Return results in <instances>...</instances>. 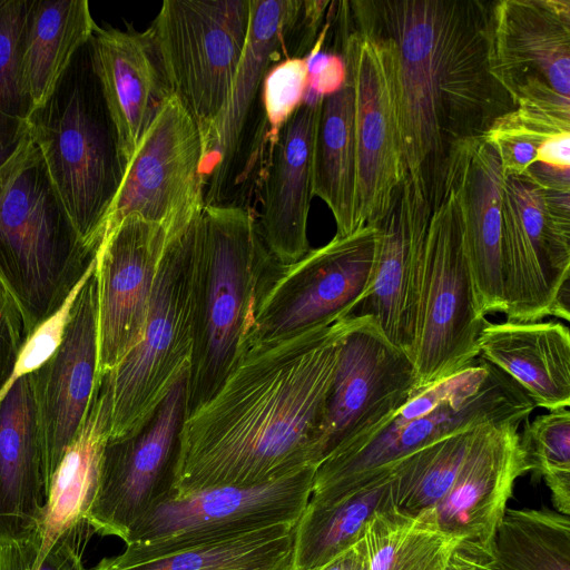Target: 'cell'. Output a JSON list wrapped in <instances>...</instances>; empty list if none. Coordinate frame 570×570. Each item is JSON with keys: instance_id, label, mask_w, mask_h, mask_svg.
Segmentation results:
<instances>
[{"instance_id": "19", "label": "cell", "mask_w": 570, "mask_h": 570, "mask_svg": "<svg viewBox=\"0 0 570 570\" xmlns=\"http://www.w3.org/2000/svg\"><path fill=\"white\" fill-rule=\"evenodd\" d=\"M431 207L405 176L379 229L372 287L354 315L370 316L411 358L425 266ZM352 314V315H353Z\"/></svg>"}, {"instance_id": "1", "label": "cell", "mask_w": 570, "mask_h": 570, "mask_svg": "<svg viewBox=\"0 0 570 570\" xmlns=\"http://www.w3.org/2000/svg\"><path fill=\"white\" fill-rule=\"evenodd\" d=\"M347 321L247 335L215 394L185 417L175 491L256 485L317 466Z\"/></svg>"}, {"instance_id": "29", "label": "cell", "mask_w": 570, "mask_h": 570, "mask_svg": "<svg viewBox=\"0 0 570 570\" xmlns=\"http://www.w3.org/2000/svg\"><path fill=\"white\" fill-rule=\"evenodd\" d=\"M389 508L390 466L335 497H309L295 524L292 570L320 569L357 543L371 518Z\"/></svg>"}, {"instance_id": "22", "label": "cell", "mask_w": 570, "mask_h": 570, "mask_svg": "<svg viewBox=\"0 0 570 570\" xmlns=\"http://www.w3.org/2000/svg\"><path fill=\"white\" fill-rule=\"evenodd\" d=\"M323 97L307 89L304 102L281 127L261 174L258 233L271 256L289 265L312 248L307 219L313 193L314 140Z\"/></svg>"}, {"instance_id": "9", "label": "cell", "mask_w": 570, "mask_h": 570, "mask_svg": "<svg viewBox=\"0 0 570 570\" xmlns=\"http://www.w3.org/2000/svg\"><path fill=\"white\" fill-rule=\"evenodd\" d=\"M334 20L337 49L354 87L356 228L376 225L406 176L400 135L395 50L376 29L355 20L338 1Z\"/></svg>"}, {"instance_id": "24", "label": "cell", "mask_w": 570, "mask_h": 570, "mask_svg": "<svg viewBox=\"0 0 570 570\" xmlns=\"http://www.w3.org/2000/svg\"><path fill=\"white\" fill-rule=\"evenodd\" d=\"M448 178L456 191L479 314L485 317L504 313L502 206L505 177L497 149L483 138L468 144L453 161Z\"/></svg>"}, {"instance_id": "26", "label": "cell", "mask_w": 570, "mask_h": 570, "mask_svg": "<svg viewBox=\"0 0 570 570\" xmlns=\"http://www.w3.org/2000/svg\"><path fill=\"white\" fill-rule=\"evenodd\" d=\"M110 423L111 373L107 372L97 375L85 417L51 476L42 519L35 533L39 541L37 564L60 535L87 524Z\"/></svg>"}, {"instance_id": "44", "label": "cell", "mask_w": 570, "mask_h": 570, "mask_svg": "<svg viewBox=\"0 0 570 570\" xmlns=\"http://www.w3.org/2000/svg\"><path fill=\"white\" fill-rule=\"evenodd\" d=\"M460 547L465 554L470 570H501L493 559L492 550L465 541H462Z\"/></svg>"}, {"instance_id": "8", "label": "cell", "mask_w": 570, "mask_h": 570, "mask_svg": "<svg viewBox=\"0 0 570 570\" xmlns=\"http://www.w3.org/2000/svg\"><path fill=\"white\" fill-rule=\"evenodd\" d=\"M316 466L256 485L178 493L154 505L131 529L118 564L148 560L278 524H296L312 494Z\"/></svg>"}, {"instance_id": "30", "label": "cell", "mask_w": 570, "mask_h": 570, "mask_svg": "<svg viewBox=\"0 0 570 570\" xmlns=\"http://www.w3.org/2000/svg\"><path fill=\"white\" fill-rule=\"evenodd\" d=\"M346 70L342 88L323 97L313 156V193L330 208L340 237L357 230L354 87Z\"/></svg>"}, {"instance_id": "39", "label": "cell", "mask_w": 570, "mask_h": 570, "mask_svg": "<svg viewBox=\"0 0 570 570\" xmlns=\"http://www.w3.org/2000/svg\"><path fill=\"white\" fill-rule=\"evenodd\" d=\"M81 533L82 527L65 532L38 564L36 534L26 541L0 547V570H85L79 552Z\"/></svg>"}, {"instance_id": "4", "label": "cell", "mask_w": 570, "mask_h": 570, "mask_svg": "<svg viewBox=\"0 0 570 570\" xmlns=\"http://www.w3.org/2000/svg\"><path fill=\"white\" fill-rule=\"evenodd\" d=\"M95 258L60 208L24 118L0 166V281L30 334L62 306Z\"/></svg>"}, {"instance_id": "12", "label": "cell", "mask_w": 570, "mask_h": 570, "mask_svg": "<svg viewBox=\"0 0 570 570\" xmlns=\"http://www.w3.org/2000/svg\"><path fill=\"white\" fill-rule=\"evenodd\" d=\"M250 0H165L148 28L171 95L207 136L242 59Z\"/></svg>"}, {"instance_id": "37", "label": "cell", "mask_w": 570, "mask_h": 570, "mask_svg": "<svg viewBox=\"0 0 570 570\" xmlns=\"http://www.w3.org/2000/svg\"><path fill=\"white\" fill-rule=\"evenodd\" d=\"M30 1L0 0V115L20 121L28 106L21 90L22 41Z\"/></svg>"}, {"instance_id": "36", "label": "cell", "mask_w": 570, "mask_h": 570, "mask_svg": "<svg viewBox=\"0 0 570 570\" xmlns=\"http://www.w3.org/2000/svg\"><path fill=\"white\" fill-rule=\"evenodd\" d=\"M570 132V124L539 109L515 107L499 117L483 139L494 146L504 177L522 176L534 164L539 146Z\"/></svg>"}, {"instance_id": "14", "label": "cell", "mask_w": 570, "mask_h": 570, "mask_svg": "<svg viewBox=\"0 0 570 570\" xmlns=\"http://www.w3.org/2000/svg\"><path fill=\"white\" fill-rule=\"evenodd\" d=\"M379 229L334 236L289 265L277 264L258 299L252 333L275 337L352 315L368 295Z\"/></svg>"}, {"instance_id": "38", "label": "cell", "mask_w": 570, "mask_h": 570, "mask_svg": "<svg viewBox=\"0 0 570 570\" xmlns=\"http://www.w3.org/2000/svg\"><path fill=\"white\" fill-rule=\"evenodd\" d=\"M307 88L308 71L303 57L284 58L266 71L262 85V105L268 129V149L281 127L304 102Z\"/></svg>"}, {"instance_id": "5", "label": "cell", "mask_w": 570, "mask_h": 570, "mask_svg": "<svg viewBox=\"0 0 570 570\" xmlns=\"http://www.w3.org/2000/svg\"><path fill=\"white\" fill-rule=\"evenodd\" d=\"M535 409L525 392L482 357L419 390L362 445L327 455L315 469L311 498L341 494L409 453L463 429L524 422Z\"/></svg>"}, {"instance_id": "35", "label": "cell", "mask_w": 570, "mask_h": 570, "mask_svg": "<svg viewBox=\"0 0 570 570\" xmlns=\"http://www.w3.org/2000/svg\"><path fill=\"white\" fill-rule=\"evenodd\" d=\"M520 444L530 472L542 478L556 511L570 515V411H549L528 422Z\"/></svg>"}, {"instance_id": "11", "label": "cell", "mask_w": 570, "mask_h": 570, "mask_svg": "<svg viewBox=\"0 0 570 570\" xmlns=\"http://www.w3.org/2000/svg\"><path fill=\"white\" fill-rule=\"evenodd\" d=\"M431 209L412 354L417 391L472 364L479 356V337L488 322L476 307L461 213L451 178Z\"/></svg>"}, {"instance_id": "25", "label": "cell", "mask_w": 570, "mask_h": 570, "mask_svg": "<svg viewBox=\"0 0 570 570\" xmlns=\"http://www.w3.org/2000/svg\"><path fill=\"white\" fill-rule=\"evenodd\" d=\"M43 504V443L30 373L0 400V547L31 538Z\"/></svg>"}, {"instance_id": "15", "label": "cell", "mask_w": 570, "mask_h": 570, "mask_svg": "<svg viewBox=\"0 0 570 570\" xmlns=\"http://www.w3.org/2000/svg\"><path fill=\"white\" fill-rule=\"evenodd\" d=\"M416 391L412 358L370 316L350 315L327 401L323 460L365 443Z\"/></svg>"}, {"instance_id": "40", "label": "cell", "mask_w": 570, "mask_h": 570, "mask_svg": "<svg viewBox=\"0 0 570 570\" xmlns=\"http://www.w3.org/2000/svg\"><path fill=\"white\" fill-rule=\"evenodd\" d=\"M29 335L20 306L0 281V400L9 390L19 354Z\"/></svg>"}, {"instance_id": "33", "label": "cell", "mask_w": 570, "mask_h": 570, "mask_svg": "<svg viewBox=\"0 0 570 570\" xmlns=\"http://www.w3.org/2000/svg\"><path fill=\"white\" fill-rule=\"evenodd\" d=\"M492 556L501 570H570V520L556 510L507 509Z\"/></svg>"}, {"instance_id": "32", "label": "cell", "mask_w": 570, "mask_h": 570, "mask_svg": "<svg viewBox=\"0 0 570 570\" xmlns=\"http://www.w3.org/2000/svg\"><path fill=\"white\" fill-rule=\"evenodd\" d=\"M363 541L368 570H444L462 542L436 525L431 509L413 515L394 508L371 518Z\"/></svg>"}, {"instance_id": "43", "label": "cell", "mask_w": 570, "mask_h": 570, "mask_svg": "<svg viewBox=\"0 0 570 570\" xmlns=\"http://www.w3.org/2000/svg\"><path fill=\"white\" fill-rule=\"evenodd\" d=\"M317 570H368V559L363 538Z\"/></svg>"}, {"instance_id": "41", "label": "cell", "mask_w": 570, "mask_h": 570, "mask_svg": "<svg viewBox=\"0 0 570 570\" xmlns=\"http://www.w3.org/2000/svg\"><path fill=\"white\" fill-rule=\"evenodd\" d=\"M332 14L333 2L330 4L322 30L313 47L304 57L308 71V90L321 97L337 92L344 85L347 76L346 65L341 53L323 49L332 23Z\"/></svg>"}, {"instance_id": "23", "label": "cell", "mask_w": 570, "mask_h": 570, "mask_svg": "<svg viewBox=\"0 0 570 570\" xmlns=\"http://www.w3.org/2000/svg\"><path fill=\"white\" fill-rule=\"evenodd\" d=\"M87 51L125 169L171 91L149 29L97 26Z\"/></svg>"}, {"instance_id": "10", "label": "cell", "mask_w": 570, "mask_h": 570, "mask_svg": "<svg viewBox=\"0 0 570 570\" xmlns=\"http://www.w3.org/2000/svg\"><path fill=\"white\" fill-rule=\"evenodd\" d=\"M291 0H250L245 49L225 104L203 140L205 206H248L268 153L262 85L284 59L283 29ZM263 170V169H262Z\"/></svg>"}, {"instance_id": "31", "label": "cell", "mask_w": 570, "mask_h": 570, "mask_svg": "<svg viewBox=\"0 0 570 570\" xmlns=\"http://www.w3.org/2000/svg\"><path fill=\"white\" fill-rule=\"evenodd\" d=\"M294 530L273 525L126 564L105 558L91 570H292Z\"/></svg>"}, {"instance_id": "6", "label": "cell", "mask_w": 570, "mask_h": 570, "mask_svg": "<svg viewBox=\"0 0 570 570\" xmlns=\"http://www.w3.org/2000/svg\"><path fill=\"white\" fill-rule=\"evenodd\" d=\"M81 71V70H80ZM70 69L50 101L26 117L55 196L90 252L100 246V225L124 169L116 136L91 71Z\"/></svg>"}, {"instance_id": "28", "label": "cell", "mask_w": 570, "mask_h": 570, "mask_svg": "<svg viewBox=\"0 0 570 570\" xmlns=\"http://www.w3.org/2000/svg\"><path fill=\"white\" fill-rule=\"evenodd\" d=\"M96 27L87 0L30 1L21 57L26 117L50 101Z\"/></svg>"}, {"instance_id": "46", "label": "cell", "mask_w": 570, "mask_h": 570, "mask_svg": "<svg viewBox=\"0 0 570 570\" xmlns=\"http://www.w3.org/2000/svg\"><path fill=\"white\" fill-rule=\"evenodd\" d=\"M444 570H470V566L460 544L453 551Z\"/></svg>"}, {"instance_id": "17", "label": "cell", "mask_w": 570, "mask_h": 570, "mask_svg": "<svg viewBox=\"0 0 570 570\" xmlns=\"http://www.w3.org/2000/svg\"><path fill=\"white\" fill-rule=\"evenodd\" d=\"M492 72L515 107L570 117V0H498Z\"/></svg>"}, {"instance_id": "21", "label": "cell", "mask_w": 570, "mask_h": 570, "mask_svg": "<svg viewBox=\"0 0 570 570\" xmlns=\"http://www.w3.org/2000/svg\"><path fill=\"white\" fill-rule=\"evenodd\" d=\"M521 423L509 421L478 428L451 488L431 509L443 532L492 550L514 483L530 472L520 444Z\"/></svg>"}, {"instance_id": "34", "label": "cell", "mask_w": 570, "mask_h": 570, "mask_svg": "<svg viewBox=\"0 0 570 570\" xmlns=\"http://www.w3.org/2000/svg\"><path fill=\"white\" fill-rule=\"evenodd\" d=\"M480 425L441 438L390 465L393 508L413 515L434 508L451 488Z\"/></svg>"}, {"instance_id": "27", "label": "cell", "mask_w": 570, "mask_h": 570, "mask_svg": "<svg viewBox=\"0 0 570 570\" xmlns=\"http://www.w3.org/2000/svg\"><path fill=\"white\" fill-rule=\"evenodd\" d=\"M479 356L511 377L535 406L570 405V332L559 322H487Z\"/></svg>"}, {"instance_id": "2", "label": "cell", "mask_w": 570, "mask_h": 570, "mask_svg": "<svg viewBox=\"0 0 570 570\" xmlns=\"http://www.w3.org/2000/svg\"><path fill=\"white\" fill-rule=\"evenodd\" d=\"M490 0H353L351 16L391 39L410 181L432 208L468 144L515 108L492 72Z\"/></svg>"}, {"instance_id": "18", "label": "cell", "mask_w": 570, "mask_h": 570, "mask_svg": "<svg viewBox=\"0 0 570 570\" xmlns=\"http://www.w3.org/2000/svg\"><path fill=\"white\" fill-rule=\"evenodd\" d=\"M167 236L161 225L129 215L97 250L98 375L114 371L141 338Z\"/></svg>"}, {"instance_id": "13", "label": "cell", "mask_w": 570, "mask_h": 570, "mask_svg": "<svg viewBox=\"0 0 570 570\" xmlns=\"http://www.w3.org/2000/svg\"><path fill=\"white\" fill-rule=\"evenodd\" d=\"M203 160L200 130L171 95L125 166L100 225V240L129 215L161 225L168 233L186 227L205 207Z\"/></svg>"}, {"instance_id": "3", "label": "cell", "mask_w": 570, "mask_h": 570, "mask_svg": "<svg viewBox=\"0 0 570 570\" xmlns=\"http://www.w3.org/2000/svg\"><path fill=\"white\" fill-rule=\"evenodd\" d=\"M277 264L250 208L204 207L186 416L206 403L230 372L243 341L253 331L259 296Z\"/></svg>"}, {"instance_id": "7", "label": "cell", "mask_w": 570, "mask_h": 570, "mask_svg": "<svg viewBox=\"0 0 570 570\" xmlns=\"http://www.w3.org/2000/svg\"><path fill=\"white\" fill-rule=\"evenodd\" d=\"M200 216L186 227L168 233L141 338L110 372L109 439L122 438L144 426L189 368Z\"/></svg>"}, {"instance_id": "20", "label": "cell", "mask_w": 570, "mask_h": 570, "mask_svg": "<svg viewBox=\"0 0 570 570\" xmlns=\"http://www.w3.org/2000/svg\"><path fill=\"white\" fill-rule=\"evenodd\" d=\"M98 375L96 267L80 287L53 354L32 372L45 454V501L51 476L87 412Z\"/></svg>"}, {"instance_id": "45", "label": "cell", "mask_w": 570, "mask_h": 570, "mask_svg": "<svg viewBox=\"0 0 570 570\" xmlns=\"http://www.w3.org/2000/svg\"><path fill=\"white\" fill-rule=\"evenodd\" d=\"M4 118L0 115V119ZM24 118L20 121L18 130L14 134L11 135H4L2 134L1 127H0V166L6 161V159L10 156L12 153L20 135L23 128Z\"/></svg>"}, {"instance_id": "16", "label": "cell", "mask_w": 570, "mask_h": 570, "mask_svg": "<svg viewBox=\"0 0 570 570\" xmlns=\"http://www.w3.org/2000/svg\"><path fill=\"white\" fill-rule=\"evenodd\" d=\"M188 370L135 433L109 439L87 524L126 541L135 524L175 490L179 434L186 417Z\"/></svg>"}, {"instance_id": "42", "label": "cell", "mask_w": 570, "mask_h": 570, "mask_svg": "<svg viewBox=\"0 0 570 570\" xmlns=\"http://www.w3.org/2000/svg\"><path fill=\"white\" fill-rule=\"evenodd\" d=\"M537 163L557 170H570V132L544 140L538 148Z\"/></svg>"}]
</instances>
